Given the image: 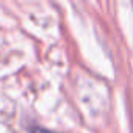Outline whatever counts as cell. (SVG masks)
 Masks as SVG:
<instances>
[{"mask_svg": "<svg viewBox=\"0 0 133 133\" xmlns=\"http://www.w3.org/2000/svg\"><path fill=\"white\" fill-rule=\"evenodd\" d=\"M31 133H55V131H50V130H45V128H41V127H36L33 128Z\"/></svg>", "mask_w": 133, "mask_h": 133, "instance_id": "cell-1", "label": "cell"}]
</instances>
